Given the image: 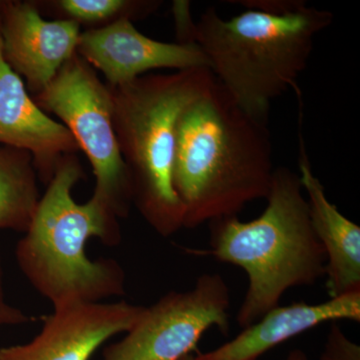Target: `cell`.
I'll list each match as a JSON object with an SVG mask.
<instances>
[{
    "mask_svg": "<svg viewBox=\"0 0 360 360\" xmlns=\"http://www.w3.org/2000/svg\"><path fill=\"white\" fill-rule=\"evenodd\" d=\"M274 170L269 124L241 110L215 78L177 125L174 186L184 229L238 217L265 200Z\"/></svg>",
    "mask_w": 360,
    "mask_h": 360,
    "instance_id": "1",
    "label": "cell"
},
{
    "mask_svg": "<svg viewBox=\"0 0 360 360\" xmlns=\"http://www.w3.org/2000/svg\"><path fill=\"white\" fill-rule=\"evenodd\" d=\"M84 177L77 155L63 156L40 198L30 229L15 248L23 276L53 309L103 302L125 293V272L112 258L90 259L86 245L122 240L118 219L94 198L77 203L73 187Z\"/></svg>",
    "mask_w": 360,
    "mask_h": 360,
    "instance_id": "3",
    "label": "cell"
},
{
    "mask_svg": "<svg viewBox=\"0 0 360 360\" xmlns=\"http://www.w3.org/2000/svg\"><path fill=\"white\" fill-rule=\"evenodd\" d=\"M32 321V316L25 314L20 307L11 304L7 300L4 262L0 255V328L6 326H20Z\"/></svg>",
    "mask_w": 360,
    "mask_h": 360,
    "instance_id": "17",
    "label": "cell"
},
{
    "mask_svg": "<svg viewBox=\"0 0 360 360\" xmlns=\"http://www.w3.org/2000/svg\"><path fill=\"white\" fill-rule=\"evenodd\" d=\"M180 360H198V357H196L195 355L193 354H188L186 355V357H184V359Z\"/></svg>",
    "mask_w": 360,
    "mask_h": 360,
    "instance_id": "19",
    "label": "cell"
},
{
    "mask_svg": "<svg viewBox=\"0 0 360 360\" xmlns=\"http://www.w3.org/2000/svg\"><path fill=\"white\" fill-rule=\"evenodd\" d=\"M80 33L75 21L44 20L34 2H0L2 54L32 96L77 53Z\"/></svg>",
    "mask_w": 360,
    "mask_h": 360,
    "instance_id": "9",
    "label": "cell"
},
{
    "mask_svg": "<svg viewBox=\"0 0 360 360\" xmlns=\"http://www.w3.org/2000/svg\"><path fill=\"white\" fill-rule=\"evenodd\" d=\"M298 169L310 222L326 255V285L330 297L360 291V227L328 200L314 174L302 134V106L298 108Z\"/></svg>",
    "mask_w": 360,
    "mask_h": 360,
    "instance_id": "12",
    "label": "cell"
},
{
    "mask_svg": "<svg viewBox=\"0 0 360 360\" xmlns=\"http://www.w3.org/2000/svg\"><path fill=\"white\" fill-rule=\"evenodd\" d=\"M77 53L101 71L110 86L127 84L150 70L210 68L198 44L150 39L129 18L80 33Z\"/></svg>",
    "mask_w": 360,
    "mask_h": 360,
    "instance_id": "8",
    "label": "cell"
},
{
    "mask_svg": "<svg viewBox=\"0 0 360 360\" xmlns=\"http://www.w3.org/2000/svg\"><path fill=\"white\" fill-rule=\"evenodd\" d=\"M321 360H360L359 345L347 338L340 326L333 324Z\"/></svg>",
    "mask_w": 360,
    "mask_h": 360,
    "instance_id": "16",
    "label": "cell"
},
{
    "mask_svg": "<svg viewBox=\"0 0 360 360\" xmlns=\"http://www.w3.org/2000/svg\"><path fill=\"white\" fill-rule=\"evenodd\" d=\"M285 360H309L302 349H295L290 352Z\"/></svg>",
    "mask_w": 360,
    "mask_h": 360,
    "instance_id": "18",
    "label": "cell"
},
{
    "mask_svg": "<svg viewBox=\"0 0 360 360\" xmlns=\"http://www.w3.org/2000/svg\"><path fill=\"white\" fill-rule=\"evenodd\" d=\"M63 15L60 20H73L89 25H110L122 18H142L160 6V1H129V0H58L47 1Z\"/></svg>",
    "mask_w": 360,
    "mask_h": 360,
    "instance_id": "15",
    "label": "cell"
},
{
    "mask_svg": "<svg viewBox=\"0 0 360 360\" xmlns=\"http://www.w3.org/2000/svg\"><path fill=\"white\" fill-rule=\"evenodd\" d=\"M360 321V291L309 304L295 302L274 307L233 340L196 355L198 360H257L260 355L326 322Z\"/></svg>",
    "mask_w": 360,
    "mask_h": 360,
    "instance_id": "13",
    "label": "cell"
},
{
    "mask_svg": "<svg viewBox=\"0 0 360 360\" xmlns=\"http://www.w3.org/2000/svg\"><path fill=\"white\" fill-rule=\"evenodd\" d=\"M33 101L58 116L84 151L96 177L91 198L116 219L129 217L131 187L112 123L110 89L75 53Z\"/></svg>",
    "mask_w": 360,
    "mask_h": 360,
    "instance_id": "6",
    "label": "cell"
},
{
    "mask_svg": "<svg viewBox=\"0 0 360 360\" xmlns=\"http://www.w3.org/2000/svg\"><path fill=\"white\" fill-rule=\"evenodd\" d=\"M231 290L221 276L205 274L186 291H170L143 311L122 340L104 348L103 360H180L208 329L231 328Z\"/></svg>",
    "mask_w": 360,
    "mask_h": 360,
    "instance_id": "7",
    "label": "cell"
},
{
    "mask_svg": "<svg viewBox=\"0 0 360 360\" xmlns=\"http://www.w3.org/2000/svg\"><path fill=\"white\" fill-rule=\"evenodd\" d=\"M143 309L127 302L53 309L32 340L0 348V360H90L106 341L127 333Z\"/></svg>",
    "mask_w": 360,
    "mask_h": 360,
    "instance_id": "10",
    "label": "cell"
},
{
    "mask_svg": "<svg viewBox=\"0 0 360 360\" xmlns=\"http://www.w3.org/2000/svg\"><path fill=\"white\" fill-rule=\"evenodd\" d=\"M329 11L295 0L290 6L248 9L224 18L210 7L193 22L187 42L200 47L210 70L239 108L269 124L272 103L309 65L314 40L333 23Z\"/></svg>",
    "mask_w": 360,
    "mask_h": 360,
    "instance_id": "2",
    "label": "cell"
},
{
    "mask_svg": "<svg viewBox=\"0 0 360 360\" xmlns=\"http://www.w3.org/2000/svg\"><path fill=\"white\" fill-rule=\"evenodd\" d=\"M39 180L30 153L0 146V231H27L41 198Z\"/></svg>",
    "mask_w": 360,
    "mask_h": 360,
    "instance_id": "14",
    "label": "cell"
},
{
    "mask_svg": "<svg viewBox=\"0 0 360 360\" xmlns=\"http://www.w3.org/2000/svg\"><path fill=\"white\" fill-rule=\"evenodd\" d=\"M0 146L27 151L39 179L47 186L63 156L79 148L63 123L33 101L22 78L4 58L0 40Z\"/></svg>",
    "mask_w": 360,
    "mask_h": 360,
    "instance_id": "11",
    "label": "cell"
},
{
    "mask_svg": "<svg viewBox=\"0 0 360 360\" xmlns=\"http://www.w3.org/2000/svg\"><path fill=\"white\" fill-rule=\"evenodd\" d=\"M265 200L264 212L250 221L238 217L210 221V250L194 251L248 274V291L236 315L243 328L278 307L290 288L314 285L326 274V252L312 229L298 174L276 168Z\"/></svg>",
    "mask_w": 360,
    "mask_h": 360,
    "instance_id": "4",
    "label": "cell"
},
{
    "mask_svg": "<svg viewBox=\"0 0 360 360\" xmlns=\"http://www.w3.org/2000/svg\"><path fill=\"white\" fill-rule=\"evenodd\" d=\"M208 68L143 75L110 86L112 123L131 187L132 205L162 238L184 229L174 186L180 115L212 86Z\"/></svg>",
    "mask_w": 360,
    "mask_h": 360,
    "instance_id": "5",
    "label": "cell"
}]
</instances>
